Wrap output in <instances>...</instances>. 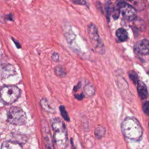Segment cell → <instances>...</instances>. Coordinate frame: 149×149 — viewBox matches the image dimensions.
I'll return each instance as SVG.
<instances>
[{
    "label": "cell",
    "instance_id": "6da1fadb",
    "mask_svg": "<svg viewBox=\"0 0 149 149\" xmlns=\"http://www.w3.org/2000/svg\"><path fill=\"white\" fill-rule=\"evenodd\" d=\"M122 130L124 136L132 140H140L143 136L142 127L134 118H126L122 122Z\"/></svg>",
    "mask_w": 149,
    "mask_h": 149
},
{
    "label": "cell",
    "instance_id": "7a4b0ae2",
    "mask_svg": "<svg viewBox=\"0 0 149 149\" xmlns=\"http://www.w3.org/2000/svg\"><path fill=\"white\" fill-rule=\"evenodd\" d=\"M54 139L59 149H65L68 146V132L65 123L59 118L52 120Z\"/></svg>",
    "mask_w": 149,
    "mask_h": 149
},
{
    "label": "cell",
    "instance_id": "3957f363",
    "mask_svg": "<svg viewBox=\"0 0 149 149\" xmlns=\"http://www.w3.org/2000/svg\"><path fill=\"white\" fill-rule=\"evenodd\" d=\"M20 94V89L15 86H5L0 90V100L5 104L15 102Z\"/></svg>",
    "mask_w": 149,
    "mask_h": 149
},
{
    "label": "cell",
    "instance_id": "277c9868",
    "mask_svg": "<svg viewBox=\"0 0 149 149\" xmlns=\"http://www.w3.org/2000/svg\"><path fill=\"white\" fill-rule=\"evenodd\" d=\"M8 121L13 125H22L27 120L25 112L20 108L14 107L9 109L7 115Z\"/></svg>",
    "mask_w": 149,
    "mask_h": 149
},
{
    "label": "cell",
    "instance_id": "5b68a950",
    "mask_svg": "<svg viewBox=\"0 0 149 149\" xmlns=\"http://www.w3.org/2000/svg\"><path fill=\"white\" fill-rule=\"evenodd\" d=\"M87 32L91 41L94 44L95 48L99 50L100 52H101V50L104 51V45L100 38L97 26L93 23L89 24L87 27Z\"/></svg>",
    "mask_w": 149,
    "mask_h": 149
},
{
    "label": "cell",
    "instance_id": "8992f818",
    "mask_svg": "<svg viewBox=\"0 0 149 149\" xmlns=\"http://www.w3.org/2000/svg\"><path fill=\"white\" fill-rule=\"evenodd\" d=\"M118 9L123 17L128 21H133L136 19L137 13L135 9L126 2H120L118 4Z\"/></svg>",
    "mask_w": 149,
    "mask_h": 149
},
{
    "label": "cell",
    "instance_id": "52a82bcc",
    "mask_svg": "<svg viewBox=\"0 0 149 149\" xmlns=\"http://www.w3.org/2000/svg\"><path fill=\"white\" fill-rule=\"evenodd\" d=\"M134 51L143 55L149 54V41L147 39L141 40L137 41L134 47Z\"/></svg>",
    "mask_w": 149,
    "mask_h": 149
},
{
    "label": "cell",
    "instance_id": "ba28073f",
    "mask_svg": "<svg viewBox=\"0 0 149 149\" xmlns=\"http://www.w3.org/2000/svg\"><path fill=\"white\" fill-rule=\"evenodd\" d=\"M15 73V69L13 65L8 63L0 65V77L8 78Z\"/></svg>",
    "mask_w": 149,
    "mask_h": 149
},
{
    "label": "cell",
    "instance_id": "9c48e42d",
    "mask_svg": "<svg viewBox=\"0 0 149 149\" xmlns=\"http://www.w3.org/2000/svg\"><path fill=\"white\" fill-rule=\"evenodd\" d=\"M49 129L47 126L43 125V135H44V145L45 149H54L52 140L50 135V132L49 131Z\"/></svg>",
    "mask_w": 149,
    "mask_h": 149
},
{
    "label": "cell",
    "instance_id": "30bf717a",
    "mask_svg": "<svg viewBox=\"0 0 149 149\" xmlns=\"http://www.w3.org/2000/svg\"><path fill=\"white\" fill-rule=\"evenodd\" d=\"M137 90L139 94V97L142 99H146L148 96V91L147 88V86L143 81H139L137 83Z\"/></svg>",
    "mask_w": 149,
    "mask_h": 149
},
{
    "label": "cell",
    "instance_id": "8fae6325",
    "mask_svg": "<svg viewBox=\"0 0 149 149\" xmlns=\"http://www.w3.org/2000/svg\"><path fill=\"white\" fill-rule=\"evenodd\" d=\"M1 149H22V147L17 143L6 141L2 144Z\"/></svg>",
    "mask_w": 149,
    "mask_h": 149
},
{
    "label": "cell",
    "instance_id": "7c38bea8",
    "mask_svg": "<svg viewBox=\"0 0 149 149\" xmlns=\"http://www.w3.org/2000/svg\"><path fill=\"white\" fill-rule=\"evenodd\" d=\"M116 35L121 41H125L128 38V34L123 28H119L116 31Z\"/></svg>",
    "mask_w": 149,
    "mask_h": 149
},
{
    "label": "cell",
    "instance_id": "4fadbf2b",
    "mask_svg": "<svg viewBox=\"0 0 149 149\" xmlns=\"http://www.w3.org/2000/svg\"><path fill=\"white\" fill-rule=\"evenodd\" d=\"M105 10L107 19L109 20V17L111 14L113 12V6L112 2L109 0H107L105 2Z\"/></svg>",
    "mask_w": 149,
    "mask_h": 149
},
{
    "label": "cell",
    "instance_id": "5bb4252c",
    "mask_svg": "<svg viewBox=\"0 0 149 149\" xmlns=\"http://www.w3.org/2000/svg\"><path fill=\"white\" fill-rule=\"evenodd\" d=\"M94 133L97 139H101L105 134V129L102 126H99L95 129Z\"/></svg>",
    "mask_w": 149,
    "mask_h": 149
},
{
    "label": "cell",
    "instance_id": "9a60e30c",
    "mask_svg": "<svg viewBox=\"0 0 149 149\" xmlns=\"http://www.w3.org/2000/svg\"><path fill=\"white\" fill-rule=\"evenodd\" d=\"M128 74H129L130 79L133 82V83L134 84H137L138 82L139 81L137 74L134 71L130 70L128 72Z\"/></svg>",
    "mask_w": 149,
    "mask_h": 149
},
{
    "label": "cell",
    "instance_id": "2e32d148",
    "mask_svg": "<svg viewBox=\"0 0 149 149\" xmlns=\"http://www.w3.org/2000/svg\"><path fill=\"white\" fill-rule=\"evenodd\" d=\"M84 90H85L86 94L90 96L94 95V93H95L94 88L91 84H88L86 85V86L84 87Z\"/></svg>",
    "mask_w": 149,
    "mask_h": 149
},
{
    "label": "cell",
    "instance_id": "e0dca14e",
    "mask_svg": "<svg viewBox=\"0 0 149 149\" xmlns=\"http://www.w3.org/2000/svg\"><path fill=\"white\" fill-rule=\"evenodd\" d=\"M55 72L56 74L60 77H64L66 75V72L61 66H57L55 69Z\"/></svg>",
    "mask_w": 149,
    "mask_h": 149
},
{
    "label": "cell",
    "instance_id": "ac0fdd59",
    "mask_svg": "<svg viewBox=\"0 0 149 149\" xmlns=\"http://www.w3.org/2000/svg\"><path fill=\"white\" fill-rule=\"evenodd\" d=\"M60 111H61V115L62 116V117L63 118V119L66 120V121H69L70 119H69V117L68 116V112L66 111V110L65 109V107L63 106H61L60 108Z\"/></svg>",
    "mask_w": 149,
    "mask_h": 149
},
{
    "label": "cell",
    "instance_id": "d6986e66",
    "mask_svg": "<svg viewBox=\"0 0 149 149\" xmlns=\"http://www.w3.org/2000/svg\"><path fill=\"white\" fill-rule=\"evenodd\" d=\"M143 111L146 115L149 116V101H147L143 104Z\"/></svg>",
    "mask_w": 149,
    "mask_h": 149
},
{
    "label": "cell",
    "instance_id": "ffe728a7",
    "mask_svg": "<svg viewBox=\"0 0 149 149\" xmlns=\"http://www.w3.org/2000/svg\"><path fill=\"white\" fill-rule=\"evenodd\" d=\"M74 37H75V36L73 32H69L67 33L66 38H67V41L69 42H71L73 40Z\"/></svg>",
    "mask_w": 149,
    "mask_h": 149
},
{
    "label": "cell",
    "instance_id": "44dd1931",
    "mask_svg": "<svg viewBox=\"0 0 149 149\" xmlns=\"http://www.w3.org/2000/svg\"><path fill=\"white\" fill-rule=\"evenodd\" d=\"M41 104L42 107H43V108H44L46 111H51V108L49 107V106H48V102L45 100H42L41 101Z\"/></svg>",
    "mask_w": 149,
    "mask_h": 149
},
{
    "label": "cell",
    "instance_id": "7402d4cb",
    "mask_svg": "<svg viewBox=\"0 0 149 149\" xmlns=\"http://www.w3.org/2000/svg\"><path fill=\"white\" fill-rule=\"evenodd\" d=\"M73 3L80 5H86L87 4L86 0H70Z\"/></svg>",
    "mask_w": 149,
    "mask_h": 149
},
{
    "label": "cell",
    "instance_id": "603a6c76",
    "mask_svg": "<svg viewBox=\"0 0 149 149\" xmlns=\"http://www.w3.org/2000/svg\"><path fill=\"white\" fill-rule=\"evenodd\" d=\"M52 59L55 62H58L59 61V55L58 53H53V54L52 55Z\"/></svg>",
    "mask_w": 149,
    "mask_h": 149
},
{
    "label": "cell",
    "instance_id": "cb8c5ba5",
    "mask_svg": "<svg viewBox=\"0 0 149 149\" xmlns=\"http://www.w3.org/2000/svg\"><path fill=\"white\" fill-rule=\"evenodd\" d=\"M74 97H75L77 100H82V99L84 98V94H79V95L77 94V95H75Z\"/></svg>",
    "mask_w": 149,
    "mask_h": 149
},
{
    "label": "cell",
    "instance_id": "d4e9b609",
    "mask_svg": "<svg viewBox=\"0 0 149 149\" xmlns=\"http://www.w3.org/2000/svg\"><path fill=\"white\" fill-rule=\"evenodd\" d=\"M80 83H79L77 86H76L74 87V91H77V90H79V88H80Z\"/></svg>",
    "mask_w": 149,
    "mask_h": 149
},
{
    "label": "cell",
    "instance_id": "484cf974",
    "mask_svg": "<svg viewBox=\"0 0 149 149\" xmlns=\"http://www.w3.org/2000/svg\"><path fill=\"white\" fill-rule=\"evenodd\" d=\"M2 52L0 51V61L1 60V58H2Z\"/></svg>",
    "mask_w": 149,
    "mask_h": 149
},
{
    "label": "cell",
    "instance_id": "4316f807",
    "mask_svg": "<svg viewBox=\"0 0 149 149\" xmlns=\"http://www.w3.org/2000/svg\"><path fill=\"white\" fill-rule=\"evenodd\" d=\"M148 125H149V122H148Z\"/></svg>",
    "mask_w": 149,
    "mask_h": 149
}]
</instances>
